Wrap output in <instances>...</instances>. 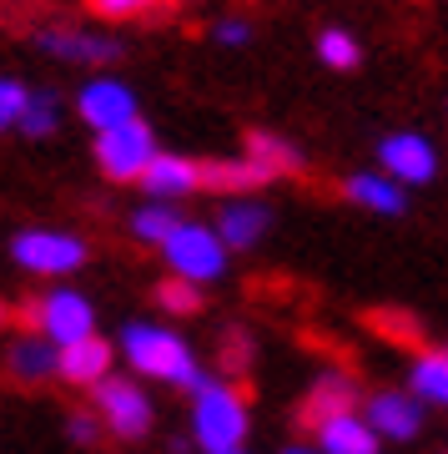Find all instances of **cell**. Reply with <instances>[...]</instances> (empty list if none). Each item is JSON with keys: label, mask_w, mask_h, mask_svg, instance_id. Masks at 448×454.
<instances>
[{"label": "cell", "mask_w": 448, "mask_h": 454, "mask_svg": "<svg viewBox=\"0 0 448 454\" xmlns=\"http://www.w3.org/2000/svg\"><path fill=\"white\" fill-rule=\"evenodd\" d=\"M142 187L151 202H176V197L197 192V162L192 157H176V152H157L142 172Z\"/></svg>", "instance_id": "2e32d148"}, {"label": "cell", "mask_w": 448, "mask_h": 454, "mask_svg": "<svg viewBox=\"0 0 448 454\" xmlns=\"http://www.w3.org/2000/svg\"><path fill=\"white\" fill-rule=\"evenodd\" d=\"M318 61H322V66H333V71H352V66L363 61V46H358L348 31L328 26V31L318 35Z\"/></svg>", "instance_id": "d4e9b609"}, {"label": "cell", "mask_w": 448, "mask_h": 454, "mask_svg": "<svg viewBox=\"0 0 448 454\" xmlns=\"http://www.w3.org/2000/svg\"><path fill=\"white\" fill-rule=\"evenodd\" d=\"M151 157H157V137H151V127H146L142 116L127 121V127L97 131V162L112 182H142Z\"/></svg>", "instance_id": "52a82bcc"}, {"label": "cell", "mask_w": 448, "mask_h": 454, "mask_svg": "<svg viewBox=\"0 0 448 454\" xmlns=\"http://www.w3.org/2000/svg\"><path fill=\"white\" fill-rule=\"evenodd\" d=\"M5 369L16 373L20 384H46V379H56V369H61V348H50L41 333H20V339H11V348H5Z\"/></svg>", "instance_id": "e0dca14e"}, {"label": "cell", "mask_w": 448, "mask_h": 454, "mask_svg": "<svg viewBox=\"0 0 448 454\" xmlns=\"http://www.w3.org/2000/svg\"><path fill=\"white\" fill-rule=\"evenodd\" d=\"M352 409H358V379L343 369H322L313 379V389H307L303 409H297V419H303V429H318V424L352 414Z\"/></svg>", "instance_id": "8fae6325"}, {"label": "cell", "mask_w": 448, "mask_h": 454, "mask_svg": "<svg viewBox=\"0 0 448 454\" xmlns=\"http://www.w3.org/2000/svg\"><path fill=\"white\" fill-rule=\"evenodd\" d=\"M161 258H166L172 278H187L197 288H207V283H217V278L227 273V247H222V238H217V227L187 223V217H182V227L161 243Z\"/></svg>", "instance_id": "5b68a950"}, {"label": "cell", "mask_w": 448, "mask_h": 454, "mask_svg": "<svg viewBox=\"0 0 448 454\" xmlns=\"http://www.w3.org/2000/svg\"><path fill=\"white\" fill-rule=\"evenodd\" d=\"M343 192H348V202H358V207H368V212H383V217H398L408 207V192L393 177H383V172H352L343 182Z\"/></svg>", "instance_id": "ffe728a7"}, {"label": "cell", "mask_w": 448, "mask_h": 454, "mask_svg": "<svg viewBox=\"0 0 448 454\" xmlns=\"http://www.w3.org/2000/svg\"><path fill=\"white\" fill-rule=\"evenodd\" d=\"M378 167H383V177H393L408 192V187H423V182L438 177V152L418 131H393L378 142Z\"/></svg>", "instance_id": "9c48e42d"}, {"label": "cell", "mask_w": 448, "mask_h": 454, "mask_svg": "<svg viewBox=\"0 0 448 454\" xmlns=\"http://www.w3.org/2000/svg\"><path fill=\"white\" fill-rule=\"evenodd\" d=\"M112 364H116V343H106L101 333H91V339L61 348V369H56V379L76 384V389H97L101 379H112Z\"/></svg>", "instance_id": "4fadbf2b"}, {"label": "cell", "mask_w": 448, "mask_h": 454, "mask_svg": "<svg viewBox=\"0 0 448 454\" xmlns=\"http://www.w3.org/2000/svg\"><path fill=\"white\" fill-rule=\"evenodd\" d=\"M403 389L413 394L423 409H448V348H429L408 364V384Z\"/></svg>", "instance_id": "ac0fdd59"}, {"label": "cell", "mask_w": 448, "mask_h": 454, "mask_svg": "<svg viewBox=\"0 0 448 454\" xmlns=\"http://www.w3.org/2000/svg\"><path fill=\"white\" fill-rule=\"evenodd\" d=\"M282 454H318V444H288Z\"/></svg>", "instance_id": "1f68e13d"}, {"label": "cell", "mask_w": 448, "mask_h": 454, "mask_svg": "<svg viewBox=\"0 0 448 454\" xmlns=\"http://www.w3.org/2000/svg\"><path fill=\"white\" fill-rule=\"evenodd\" d=\"M76 116L86 121V127H97V131L127 127V121H136V91H131L127 82H116V76H97V82L81 86Z\"/></svg>", "instance_id": "30bf717a"}, {"label": "cell", "mask_w": 448, "mask_h": 454, "mask_svg": "<svg viewBox=\"0 0 448 454\" xmlns=\"http://www.w3.org/2000/svg\"><path fill=\"white\" fill-rule=\"evenodd\" d=\"M212 41H222V46H247V41H252V26H247V20H217V26H212Z\"/></svg>", "instance_id": "f546056e"}, {"label": "cell", "mask_w": 448, "mask_h": 454, "mask_svg": "<svg viewBox=\"0 0 448 454\" xmlns=\"http://www.w3.org/2000/svg\"><path fill=\"white\" fill-rule=\"evenodd\" d=\"M91 404H97V419L106 434L116 439H146L151 434V424H157V404H151V394L127 379V373H112V379H101L97 389H91Z\"/></svg>", "instance_id": "277c9868"}, {"label": "cell", "mask_w": 448, "mask_h": 454, "mask_svg": "<svg viewBox=\"0 0 448 454\" xmlns=\"http://www.w3.org/2000/svg\"><path fill=\"white\" fill-rule=\"evenodd\" d=\"M358 414H363V424L378 434V444H383V439L408 444V439L423 434V419H429V409L418 404L408 389H373Z\"/></svg>", "instance_id": "ba28073f"}, {"label": "cell", "mask_w": 448, "mask_h": 454, "mask_svg": "<svg viewBox=\"0 0 448 454\" xmlns=\"http://www.w3.org/2000/svg\"><path fill=\"white\" fill-rule=\"evenodd\" d=\"M26 86L20 82H11V76H0V131H11V127H20V112H26Z\"/></svg>", "instance_id": "83f0119b"}, {"label": "cell", "mask_w": 448, "mask_h": 454, "mask_svg": "<svg viewBox=\"0 0 448 454\" xmlns=\"http://www.w3.org/2000/svg\"><path fill=\"white\" fill-rule=\"evenodd\" d=\"M66 434L76 439V444H97V439H101V419H97V414H71V419H66Z\"/></svg>", "instance_id": "f1b7e54d"}, {"label": "cell", "mask_w": 448, "mask_h": 454, "mask_svg": "<svg viewBox=\"0 0 448 454\" xmlns=\"http://www.w3.org/2000/svg\"><path fill=\"white\" fill-rule=\"evenodd\" d=\"M35 46L46 51V56H61V61H76V66H106L121 56V46L116 41H106V35H86V31H35Z\"/></svg>", "instance_id": "9a60e30c"}, {"label": "cell", "mask_w": 448, "mask_h": 454, "mask_svg": "<svg viewBox=\"0 0 448 454\" xmlns=\"http://www.w3.org/2000/svg\"><path fill=\"white\" fill-rule=\"evenodd\" d=\"M313 434H318V454H378V434L363 424L358 409H352V414H337V419H328V424H318Z\"/></svg>", "instance_id": "d6986e66"}, {"label": "cell", "mask_w": 448, "mask_h": 454, "mask_svg": "<svg viewBox=\"0 0 448 454\" xmlns=\"http://www.w3.org/2000/svg\"><path fill=\"white\" fill-rule=\"evenodd\" d=\"M187 429H192V444L202 454L237 450V444H247L252 409H247V399H242V389L232 379H217L212 373L207 389L192 394V419H187Z\"/></svg>", "instance_id": "7a4b0ae2"}, {"label": "cell", "mask_w": 448, "mask_h": 454, "mask_svg": "<svg viewBox=\"0 0 448 454\" xmlns=\"http://www.w3.org/2000/svg\"><path fill=\"white\" fill-rule=\"evenodd\" d=\"M11 258H16V268H26V273H35V278H66V273H76L91 253H86V243L71 238V232L26 227V232H16V243H11Z\"/></svg>", "instance_id": "8992f818"}, {"label": "cell", "mask_w": 448, "mask_h": 454, "mask_svg": "<svg viewBox=\"0 0 448 454\" xmlns=\"http://www.w3.org/2000/svg\"><path fill=\"white\" fill-rule=\"evenodd\" d=\"M247 364H252V333H247V328H227L222 333V369L242 373Z\"/></svg>", "instance_id": "4316f807"}, {"label": "cell", "mask_w": 448, "mask_h": 454, "mask_svg": "<svg viewBox=\"0 0 448 454\" xmlns=\"http://www.w3.org/2000/svg\"><path fill=\"white\" fill-rule=\"evenodd\" d=\"M176 227H182V212H176L172 202H146V207L131 212V238H142V243H151V247H161Z\"/></svg>", "instance_id": "7402d4cb"}, {"label": "cell", "mask_w": 448, "mask_h": 454, "mask_svg": "<svg viewBox=\"0 0 448 454\" xmlns=\"http://www.w3.org/2000/svg\"><path fill=\"white\" fill-rule=\"evenodd\" d=\"M11 318H16V313H11V303H5V298H0V328H11Z\"/></svg>", "instance_id": "4dcf8cb0"}, {"label": "cell", "mask_w": 448, "mask_h": 454, "mask_svg": "<svg viewBox=\"0 0 448 454\" xmlns=\"http://www.w3.org/2000/svg\"><path fill=\"white\" fill-rule=\"evenodd\" d=\"M56 127H61V97L56 91H31L26 112H20V131L26 137H50Z\"/></svg>", "instance_id": "603a6c76"}, {"label": "cell", "mask_w": 448, "mask_h": 454, "mask_svg": "<svg viewBox=\"0 0 448 454\" xmlns=\"http://www.w3.org/2000/svg\"><path fill=\"white\" fill-rule=\"evenodd\" d=\"M267 172L252 167L247 157H212L197 162V192H222V197H252L257 187H267Z\"/></svg>", "instance_id": "5bb4252c"}, {"label": "cell", "mask_w": 448, "mask_h": 454, "mask_svg": "<svg viewBox=\"0 0 448 454\" xmlns=\"http://www.w3.org/2000/svg\"><path fill=\"white\" fill-rule=\"evenodd\" d=\"M252 167H262L267 177H297L303 172V152L277 137V131H247V152H242Z\"/></svg>", "instance_id": "44dd1931"}, {"label": "cell", "mask_w": 448, "mask_h": 454, "mask_svg": "<svg viewBox=\"0 0 448 454\" xmlns=\"http://www.w3.org/2000/svg\"><path fill=\"white\" fill-rule=\"evenodd\" d=\"M97 16L106 20H136V16H157V11H166L172 0H86Z\"/></svg>", "instance_id": "484cf974"}, {"label": "cell", "mask_w": 448, "mask_h": 454, "mask_svg": "<svg viewBox=\"0 0 448 454\" xmlns=\"http://www.w3.org/2000/svg\"><path fill=\"white\" fill-rule=\"evenodd\" d=\"M217 238H222L227 253H247L267 238V227H273V207L267 202H257V197H227V207L217 212Z\"/></svg>", "instance_id": "7c38bea8"}, {"label": "cell", "mask_w": 448, "mask_h": 454, "mask_svg": "<svg viewBox=\"0 0 448 454\" xmlns=\"http://www.w3.org/2000/svg\"><path fill=\"white\" fill-rule=\"evenodd\" d=\"M116 354L131 364V373H142V379H157V384H172V389H207L212 373L202 369V358H197V348L176 328L166 324H146V318H131V324H121V333H116Z\"/></svg>", "instance_id": "6da1fadb"}, {"label": "cell", "mask_w": 448, "mask_h": 454, "mask_svg": "<svg viewBox=\"0 0 448 454\" xmlns=\"http://www.w3.org/2000/svg\"><path fill=\"white\" fill-rule=\"evenodd\" d=\"M20 324H26V333H41L50 348H71L97 333V309L76 288H50L20 309Z\"/></svg>", "instance_id": "3957f363"}, {"label": "cell", "mask_w": 448, "mask_h": 454, "mask_svg": "<svg viewBox=\"0 0 448 454\" xmlns=\"http://www.w3.org/2000/svg\"><path fill=\"white\" fill-rule=\"evenodd\" d=\"M217 454H252V450H247V444H237V450H217Z\"/></svg>", "instance_id": "d6a6232c"}, {"label": "cell", "mask_w": 448, "mask_h": 454, "mask_svg": "<svg viewBox=\"0 0 448 454\" xmlns=\"http://www.w3.org/2000/svg\"><path fill=\"white\" fill-rule=\"evenodd\" d=\"M157 309L176 313V318H187V313H202V288L197 283H187V278H161L157 283Z\"/></svg>", "instance_id": "cb8c5ba5"}]
</instances>
